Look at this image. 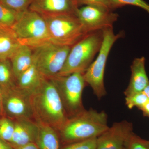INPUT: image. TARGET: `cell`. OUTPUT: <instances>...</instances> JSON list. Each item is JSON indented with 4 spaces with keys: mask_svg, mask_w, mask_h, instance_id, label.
<instances>
[{
    "mask_svg": "<svg viewBox=\"0 0 149 149\" xmlns=\"http://www.w3.org/2000/svg\"><path fill=\"white\" fill-rule=\"evenodd\" d=\"M15 86L16 80L10 60L0 61V89L4 91Z\"/></svg>",
    "mask_w": 149,
    "mask_h": 149,
    "instance_id": "d6986e66",
    "label": "cell"
},
{
    "mask_svg": "<svg viewBox=\"0 0 149 149\" xmlns=\"http://www.w3.org/2000/svg\"><path fill=\"white\" fill-rule=\"evenodd\" d=\"M71 47L49 42L31 48L34 63L46 78L56 77L64 66Z\"/></svg>",
    "mask_w": 149,
    "mask_h": 149,
    "instance_id": "ba28073f",
    "label": "cell"
},
{
    "mask_svg": "<svg viewBox=\"0 0 149 149\" xmlns=\"http://www.w3.org/2000/svg\"><path fill=\"white\" fill-rule=\"evenodd\" d=\"M77 0H33L29 9L42 16L76 14Z\"/></svg>",
    "mask_w": 149,
    "mask_h": 149,
    "instance_id": "7c38bea8",
    "label": "cell"
},
{
    "mask_svg": "<svg viewBox=\"0 0 149 149\" xmlns=\"http://www.w3.org/2000/svg\"><path fill=\"white\" fill-rule=\"evenodd\" d=\"M10 28H6V27H3L2 26L0 25V32H2V31H5V30H8V29H10Z\"/></svg>",
    "mask_w": 149,
    "mask_h": 149,
    "instance_id": "d6a6232c",
    "label": "cell"
},
{
    "mask_svg": "<svg viewBox=\"0 0 149 149\" xmlns=\"http://www.w3.org/2000/svg\"><path fill=\"white\" fill-rule=\"evenodd\" d=\"M77 2L78 6L83 5L98 6L112 10L109 0H77Z\"/></svg>",
    "mask_w": 149,
    "mask_h": 149,
    "instance_id": "4316f807",
    "label": "cell"
},
{
    "mask_svg": "<svg viewBox=\"0 0 149 149\" xmlns=\"http://www.w3.org/2000/svg\"><path fill=\"white\" fill-rule=\"evenodd\" d=\"M21 45L11 29L0 32V61L10 60Z\"/></svg>",
    "mask_w": 149,
    "mask_h": 149,
    "instance_id": "ac0fdd59",
    "label": "cell"
},
{
    "mask_svg": "<svg viewBox=\"0 0 149 149\" xmlns=\"http://www.w3.org/2000/svg\"><path fill=\"white\" fill-rule=\"evenodd\" d=\"M4 116L3 111L2 92L0 89V117Z\"/></svg>",
    "mask_w": 149,
    "mask_h": 149,
    "instance_id": "4dcf8cb0",
    "label": "cell"
},
{
    "mask_svg": "<svg viewBox=\"0 0 149 149\" xmlns=\"http://www.w3.org/2000/svg\"><path fill=\"white\" fill-rule=\"evenodd\" d=\"M148 97L143 92L136 93L132 95L125 97V104L129 109L135 107L140 108L148 100Z\"/></svg>",
    "mask_w": 149,
    "mask_h": 149,
    "instance_id": "d4e9b609",
    "label": "cell"
},
{
    "mask_svg": "<svg viewBox=\"0 0 149 149\" xmlns=\"http://www.w3.org/2000/svg\"><path fill=\"white\" fill-rule=\"evenodd\" d=\"M101 6L86 5L77 9L76 16L87 33L112 27L118 15Z\"/></svg>",
    "mask_w": 149,
    "mask_h": 149,
    "instance_id": "30bf717a",
    "label": "cell"
},
{
    "mask_svg": "<svg viewBox=\"0 0 149 149\" xmlns=\"http://www.w3.org/2000/svg\"><path fill=\"white\" fill-rule=\"evenodd\" d=\"M0 149H14V148L8 142L0 139Z\"/></svg>",
    "mask_w": 149,
    "mask_h": 149,
    "instance_id": "f546056e",
    "label": "cell"
},
{
    "mask_svg": "<svg viewBox=\"0 0 149 149\" xmlns=\"http://www.w3.org/2000/svg\"><path fill=\"white\" fill-rule=\"evenodd\" d=\"M35 120L58 131L68 119L56 86L52 78H45L31 95Z\"/></svg>",
    "mask_w": 149,
    "mask_h": 149,
    "instance_id": "6da1fadb",
    "label": "cell"
},
{
    "mask_svg": "<svg viewBox=\"0 0 149 149\" xmlns=\"http://www.w3.org/2000/svg\"><path fill=\"white\" fill-rule=\"evenodd\" d=\"M125 149H149V141L142 139L133 133L124 146Z\"/></svg>",
    "mask_w": 149,
    "mask_h": 149,
    "instance_id": "cb8c5ba5",
    "label": "cell"
},
{
    "mask_svg": "<svg viewBox=\"0 0 149 149\" xmlns=\"http://www.w3.org/2000/svg\"><path fill=\"white\" fill-rule=\"evenodd\" d=\"M83 73L74 72L68 75H57L51 78L57 88L68 118L85 109L82 100L86 84Z\"/></svg>",
    "mask_w": 149,
    "mask_h": 149,
    "instance_id": "52a82bcc",
    "label": "cell"
},
{
    "mask_svg": "<svg viewBox=\"0 0 149 149\" xmlns=\"http://www.w3.org/2000/svg\"><path fill=\"white\" fill-rule=\"evenodd\" d=\"M14 149H40L36 143H30L21 146L14 147Z\"/></svg>",
    "mask_w": 149,
    "mask_h": 149,
    "instance_id": "83f0119b",
    "label": "cell"
},
{
    "mask_svg": "<svg viewBox=\"0 0 149 149\" xmlns=\"http://www.w3.org/2000/svg\"><path fill=\"white\" fill-rule=\"evenodd\" d=\"M38 135L36 144L40 149H61V142L58 132L47 124L37 120Z\"/></svg>",
    "mask_w": 149,
    "mask_h": 149,
    "instance_id": "9a60e30c",
    "label": "cell"
},
{
    "mask_svg": "<svg viewBox=\"0 0 149 149\" xmlns=\"http://www.w3.org/2000/svg\"><path fill=\"white\" fill-rule=\"evenodd\" d=\"M19 13L4 5L0 2V25L11 29L17 21Z\"/></svg>",
    "mask_w": 149,
    "mask_h": 149,
    "instance_id": "ffe728a7",
    "label": "cell"
},
{
    "mask_svg": "<svg viewBox=\"0 0 149 149\" xmlns=\"http://www.w3.org/2000/svg\"><path fill=\"white\" fill-rule=\"evenodd\" d=\"M146 59L144 57L135 58L130 66L131 77L128 87L124 91L125 97L143 91L149 83L145 68Z\"/></svg>",
    "mask_w": 149,
    "mask_h": 149,
    "instance_id": "5bb4252c",
    "label": "cell"
},
{
    "mask_svg": "<svg viewBox=\"0 0 149 149\" xmlns=\"http://www.w3.org/2000/svg\"><path fill=\"white\" fill-rule=\"evenodd\" d=\"M143 92L146 94V95L148 97V99L149 100V83L148 84V85H147L146 87L145 88V89H144Z\"/></svg>",
    "mask_w": 149,
    "mask_h": 149,
    "instance_id": "1f68e13d",
    "label": "cell"
},
{
    "mask_svg": "<svg viewBox=\"0 0 149 149\" xmlns=\"http://www.w3.org/2000/svg\"><path fill=\"white\" fill-rule=\"evenodd\" d=\"M45 78L34 63L32 66L17 77L16 85L32 95L41 86Z\"/></svg>",
    "mask_w": 149,
    "mask_h": 149,
    "instance_id": "2e32d148",
    "label": "cell"
},
{
    "mask_svg": "<svg viewBox=\"0 0 149 149\" xmlns=\"http://www.w3.org/2000/svg\"><path fill=\"white\" fill-rule=\"evenodd\" d=\"M14 121L5 116L0 117V139L9 143L14 130Z\"/></svg>",
    "mask_w": 149,
    "mask_h": 149,
    "instance_id": "44dd1931",
    "label": "cell"
},
{
    "mask_svg": "<svg viewBox=\"0 0 149 149\" xmlns=\"http://www.w3.org/2000/svg\"><path fill=\"white\" fill-rule=\"evenodd\" d=\"M11 29L22 45L32 48L50 42L45 18L29 9L20 13L17 21Z\"/></svg>",
    "mask_w": 149,
    "mask_h": 149,
    "instance_id": "5b68a950",
    "label": "cell"
},
{
    "mask_svg": "<svg viewBox=\"0 0 149 149\" xmlns=\"http://www.w3.org/2000/svg\"><path fill=\"white\" fill-rule=\"evenodd\" d=\"M112 10L126 5H132L143 9L149 14V4L144 0H109Z\"/></svg>",
    "mask_w": 149,
    "mask_h": 149,
    "instance_id": "7402d4cb",
    "label": "cell"
},
{
    "mask_svg": "<svg viewBox=\"0 0 149 149\" xmlns=\"http://www.w3.org/2000/svg\"><path fill=\"white\" fill-rule=\"evenodd\" d=\"M102 41V30L88 33L71 47L64 66L58 75L84 73L99 52Z\"/></svg>",
    "mask_w": 149,
    "mask_h": 149,
    "instance_id": "3957f363",
    "label": "cell"
},
{
    "mask_svg": "<svg viewBox=\"0 0 149 149\" xmlns=\"http://www.w3.org/2000/svg\"><path fill=\"white\" fill-rule=\"evenodd\" d=\"M103 111L85 109L68 119L58 132L61 146L97 138L109 128Z\"/></svg>",
    "mask_w": 149,
    "mask_h": 149,
    "instance_id": "7a4b0ae2",
    "label": "cell"
},
{
    "mask_svg": "<svg viewBox=\"0 0 149 149\" xmlns=\"http://www.w3.org/2000/svg\"><path fill=\"white\" fill-rule=\"evenodd\" d=\"M45 20L50 42L72 47L88 34L75 15L43 16Z\"/></svg>",
    "mask_w": 149,
    "mask_h": 149,
    "instance_id": "8992f818",
    "label": "cell"
},
{
    "mask_svg": "<svg viewBox=\"0 0 149 149\" xmlns=\"http://www.w3.org/2000/svg\"><path fill=\"white\" fill-rule=\"evenodd\" d=\"M15 128L9 143L14 147L21 146L30 143H35L38 127L35 120L20 118L13 120Z\"/></svg>",
    "mask_w": 149,
    "mask_h": 149,
    "instance_id": "4fadbf2b",
    "label": "cell"
},
{
    "mask_svg": "<svg viewBox=\"0 0 149 149\" xmlns=\"http://www.w3.org/2000/svg\"><path fill=\"white\" fill-rule=\"evenodd\" d=\"M133 133L131 123L115 122L97 138L96 149H121Z\"/></svg>",
    "mask_w": 149,
    "mask_h": 149,
    "instance_id": "8fae6325",
    "label": "cell"
},
{
    "mask_svg": "<svg viewBox=\"0 0 149 149\" xmlns=\"http://www.w3.org/2000/svg\"><path fill=\"white\" fill-rule=\"evenodd\" d=\"M102 33V42L98 55L83 73L85 83L90 85L94 94L100 100L107 94L104 74L108 57L114 43L124 34L123 32L115 34L113 27L104 29Z\"/></svg>",
    "mask_w": 149,
    "mask_h": 149,
    "instance_id": "277c9868",
    "label": "cell"
},
{
    "mask_svg": "<svg viewBox=\"0 0 149 149\" xmlns=\"http://www.w3.org/2000/svg\"><path fill=\"white\" fill-rule=\"evenodd\" d=\"M97 138L62 146L61 149H96Z\"/></svg>",
    "mask_w": 149,
    "mask_h": 149,
    "instance_id": "484cf974",
    "label": "cell"
},
{
    "mask_svg": "<svg viewBox=\"0 0 149 149\" xmlns=\"http://www.w3.org/2000/svg\"><path fill=\"white\" fill-rule=\"evenodd\" d=\"M33 0H0L4 5L20 13L29 9Z\"/></svg>",
    "mask_w": 149,
    "mask_h": 149,
    "instance_id": "603a6c76",
    "label": "cell"
},
{
    "mask_svg": "<svg viewBox=\"0 0 149 149\" xmlns=\"http://www.w3.org/2000/svg\"><path fill=\"white\" fill-rule=\"evenodd\" d=\"M14 74L17 77L34 63L33 51L26 45H21L10 59Z\"/></svg>",
    "mask_w": 149,
    "mask_h": 149,
    "instance_id": "e0dca14e",
    "label": "cell"
},
{
    "mask_svg": "<svg viewBox=\"0 0 149 149\" xmlns=\"http://www.w3.org/2000/svg\"><path fill=\"white\" fill-rule=\"evenodd\" d=\"M4 116L15 120H35L31 94L17 86L2 91Z\"/></svg>",
    "mask_w": 149,
    "mask_h": 149,
    "instance_id": "9c48e42d",
    "label": "cell"
},
{
    "mask_svg": "<svg viewBox=\"0 0 149 149\" xmlns=\"http://www.w3.org/2000/svg\"><path fill=\"white\" fill-rule=\"evenodd\" d=\"M125 149V148H124V147H123V148L122 149Z\"/></svg>",
    "mask_w": 149,
    "mask_h": 149,
    "instance_id": "836d02e7",
    "label": "cell"
},
{
    "mask_svg": "<svg viewBox=\"0 0 149 149\" xmlns=\"http://www.w3.org/2000/svg\"><path fill=\"white\" fill-rule=\"evenodd\" d=\"M139 109L142 111L144 116L149 117V100Z\"/></svg>",
    "mask_w": 149,
    "mask_h": 149,
    "instance_id": "f1b7e54d",
    "label": "cell"
}]
</instances>
